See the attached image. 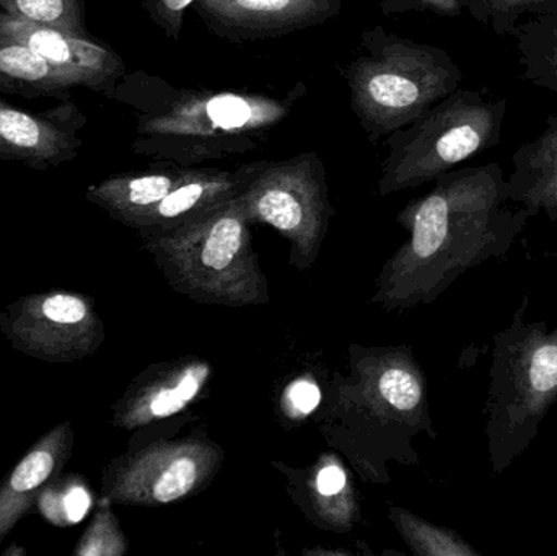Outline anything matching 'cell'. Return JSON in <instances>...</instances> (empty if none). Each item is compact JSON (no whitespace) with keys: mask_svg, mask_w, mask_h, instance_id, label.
Returning <instances> with one entry per match:
<instances>
[{"mask_svg":"<svg viewBox=\"0 0 557 556\" xmlns=\"http://www.w3.org/2000/svg\"><path fill=\"white\" fill-rule=\"evenodd\" d=\"M516 39L522 78L557 94V15H536L517 25Z\"/></svg>","mask_w":557,"mask_h":556,"instance_id":"2e32d148","label":"cell"},{"mask_svg":"<svg viewBox=\"0 0 557 556\" xmlns=\"http://www.w3.org/2000/svg\"><path fill=\"white\" fill-rule=\"evenodd\" d=\"M380 395L386 404L405 415L425 418V388L421 372L406 359L401 365L389 366L379 379Z\"/></svg>","mask_w":557,"mask_h":556,"instance_id":"44dd1931","label":"cell"},{"mask_svg":"<svg viewBox=\"0 0 557 556\" xmlns=\"http://www.w3.org/2000/svg\"><path fill=\"white\" fill-rule=\"evenodd\" d=\"M509 103L480 90L451 91L418 120L385 137L380 169L382 196L418 188L458 163L496 147Z\"/></svg>","mask_w":557,"mask_h":556,"instance_id":"8992f818","label":"cell"},{"mask_svg":"<svg viewBox=\"0 0 557 556\" xmlns=\"http://www.w3.org/2000/svg\"><path fill=\"white\" fill-rule=\"evenodd\" d=\"M288 401L301 415L311 413L320 405L321 392L313 382L297 381L288 388Z\"/></svg>","mask_w":557,"mask_h":556,"instance_id":"484cf974","label":"cell"},{"mask_svg":"<svg viewBox=\"0 0 557 556\" xmlns=\"http://www.w3.org/2000/svg\"><path fill=\"white\" fill-rule=\"evenodd\" d=\"M305 95L301 82L278 98L257 91L178 88L137 72L121 78L113 98L137 110L134 152L198 166L260 149Z\"/></svg>","mask_w":557,"mask_h":556,"instance_id":"7a4b0ae2","label":"cell"},{"mask_svg":"<svg viewBox=\"0 0 557 556\" xmlns=\"http://www.w3.org/2000/svg\"><path fill=\"white\" fill-rule=\"evenodd\" d=\"M0 33L22 42L35 54L81 78L85 88L113 98L126 75L121 55L100 39L75 35L0 12Z\"/></svg>","mask_w":557,"mask_h":556,"instance_id":"30bf717a","label":"cell"},{"mask_svg":"<svg viewBox=\"0 0 557 556\" xmlns=\"http://www.w3.org/2000/svg\"><path fill=\"white\" fill-rule=\"evenodd\" d=\"M0 12L75 35H88L84 0H0Z\"/></svg>","mask_w":557,"mask_h":556,"instance_id":"ffe728a7","label":"cell"},{"mask_svg":"<svg viewBox=\"0 0 557 556\" xmlns=\"http://www.w3.org/2000/svg\"><path fill=\"white\" fill-rule=\"evenodd\" d=\"M87 118L71 100L32 113L0 98V160L48 169L75 159Z\"/></svg>","mask_w":557,"mask_h":556,"instance_id":"9c48e42d","label":"cell"},{"mask_svg":"<svg viewBox=\"0 0 557 556\" xmlns=\"http://www.w3.org/2000/svg\"><path fill=\"white\" fill-rule=\"evenodd\" d=\"M237 196L176 227L152 232L147 244L172 289L208 306L245 309L270 302L268 280Z\"/></svg>","mask_w":557,"mask_h":556,"instance_id":"3957f363","label":"cell"},{"mask_svg":"<svg viewBox=\"0 0 557 556\" xmlns=\"http://www.w3.org/2000/svg\"><path fill=\"white\" fill-rule=\"evenodd\" d=\"M513 172L506 178L507 199L532 218L545 212L557 221V114L548 118L536 139L522 144L512 156Z\"/></svg>","mask_w":557,"mask_h":556,"instance_id":"7c38bea8","label":"cell"},{"mask_svg":"<svg viewBox=\"0 0 557 556\" xmlns=\"http://www.w3.org/2000/svg\"><path fill=\"white\" fill-rule=\"evenodd\" d=\"M393 522L414 554L422 556H480L451 529L437 528L403 509H392Z\"/></svg>","mask_w":557,"mask_h":556,"instance_id":"ac0fdd59","label":"cell"},{"mask_svg":"<svg viewBox=\"0 0 557 556\" xmlns=\"http://www.w3.org/2000/svg\"><path fill=\"white\" fill-rule=\"evenodd\" d=\"M42 313H45L46 319L52 320V322L74 325V323L82 322L87 317V306L78 297L58 294V296L45 300Z\"/></svg>","mask_w":557,"mask_h":556,"instance_id":"d4e9b609","label":"cell"},{"mask_svg":"<svg viewBox=\"0 0 557 556\" xmlns=\"http://www.w3.org/2000/svg\"><path fill=\"white\" fill-rule=\"evenodd\" d=\"M195 3V0H144L149 18L169 36L178 41L185 26L186 10Z\"/></svg>","mask_w":557,"mask_h":556,"instance_id":"7402d4cb","label":"cell"},{"mask_svg":"<svg viewBox=\"0 0 557 556\" xmlns=\"http://www.w3.org/2000/svg\"><path fill=\"white\" fill-rule=\"evenodd\" d=\"M346 473H344L341 467L334 466V464L323 467V469L318 472L317 490L321 496L331 498V496L339 495V493L346 489Z\"/></svg>","mask_w":557,"mask_h":556,"instance_id":"4316f807","label":"cell"},{"mask_svg":"<svg viewBox=\"0 0 557 556\" xmlns=\"http://www.w3.org/2000/svg\"><path fill=\"white\" fill-rule=\"evenodd\" d=\"M208 440H183L150 450L139 464L137 496L152 505H170L201 489L222 460Z\"/></svg>","mask_w":557,"mask_h":556,"instance_id":"8fae6325","label":"cell"},{"mask_svg":"<svg viewBox=\"0 0 557 556\" xmlns=\"http://www.w3.org/2000/svg\"><path fill=\"white\" fill-rule=\"evenodd\" d=\"M62 505H64L67 522L75 524V522H81L85 515H87L88 509H90L91 499L84 489H72L65 495V498L62 499Z\"/></svg>","mask_w":557,"mask_h":556,"instance_id":"83f0119b","label":"cell"},{"mask_svg":"<svg viewBox=\"0 0 557 556\" xmlns=\"http://www.w3.org/2000/svg\"><path fill=\"white\" fill-rule=\"evenodd\" d=\"M191 166L165 162L140 173H127L107 180L91 188V196L124 221L133 222L159 205L176 185L188 176Z\"/></svg>","mask_w":557,"mask_h":556,"instance_id":"9a60e30c","label":"cell"},{"mask_svg":"<svg viewBox=\"0 0 557 556\" xmlns=\"http://www.w3.org/2000/svg\"><path fill=\"white\" fill-rule=\"evenodd\" d=\"M465 12L499 36H512L529 16L557 15V0H460Z\"/></svg>","mask_w":557,"mask_h":556,"instance_id":"d6986e66","label":"cell"},{"mask_svg":"<svg viewBox=\"0 0 557 556\" xmlns=\"http://www.w3.org/2000/svg\"><path fill=\"white\" fill-rule=\"evenodd\" d=\"M209 372L211 369L202 361H180L169 365V371L140 400L137 420H162L180 413L202 391Z\"/></svg>","mask_w":557,"mask_h":556,"instance_id":"e0dca14e","label":"cell"},{"mask_svg":"<svg viewBox=\"0 0 557 556\" xmlns=\"http://www.w3.org/2000/svg\"><path fill=\"white\" fill-rule=\"evenodd\" d=\"M75 87H84L81 78L54 67L22 42L0 33V91L28 100L69 101Z\"/></svg>","mask_w":557,"mask_h":556,"instance_id":"5bb4252c","label":"cell"},{"mask_svg":"<svg viewBox=\"0 0 557 556\" xmlns=\"http://www.w3.org/2000/svg\"><path fill=\"white\" fill-rule=\"evenodd\" d=\"M237 199L251 224L271 225L290 244V263L310 270L334 215L326 170L317 152L258 160L235 170Z\"/></svg>","mask_w":557,"mask_h":556,"instance_id":"52a82bcc","label":"cell"},{"mask_svg":"<svg viewBox=\"0 0 557 556\" xmlns=\"http://www.w3.org/2000/svg\"><path fill=\"white\" fill-rule=\"evenodd\" d=\"M350 108L370 143H379L460 88L463 72L445 49L366 29L359 52L343 69Z\"/></svg>","mask_w":557,"mask_h":556,"instance_id":"277c9868","label":"cell"},{"mask_svg":"<svg viewBox=\"0 0 557 556\" xmlns=\"http://www.w3.org/2000/svg\"><path fill=\"white\" fill-rule=\"evenodd\" d=\"M385 15L408 12H431L442 16H457L463 12L460 0H380Z\"/></svg>","mask_w":557,"mask_h":556,"instance_id":"cb8c5ba5","label":"cell"},{"mask_svg":"<svg viewBox=\"0 0 557 556\" xmlns=\"http://www.w3.org/2000/svg\"><path fill=\"white\" fill-rule=\"evenodd\" d=\"M52 469H54V457L46 450H36L16 467L10 480V489L15 493L38 489L51 475Z\"/></svg>","mask_w":557,"mask_h":556,"instance_id":"603a6c76","label":"cell"},{"mask_svg":"<svg viewBox=\"0 0 557 556\" xmlns=\"http://www.w3.org/2000/svg\"><path fill=\"white\" fill-rule=\"evenodd\" d=\"M529 296L494 335L486 436L491 469L500 475L539 436L557 401V325L527 322Z\"/></svg>","mask_w":557,"mask_h":556,"instance_id":"5b68a950","label":"cell"},{"mask_svg":"<svg viewBox=\"0 0 557 556\" xmlns=\"http://www.w3.org/2000/svg\"><path fill=\"white\" fill-rule=\"evenodd\" d=\"M238 180L235 172L208 166H191L188 176L176 185L159 205L134 219L136 225L146 234L176 227L209 209L224 205L235 198Z\"/></svg>","mask_w":557,"mask_h":556,"instance_id":"4fadbf2b","label":"cell"},{"mask_svg":"<svg viewBox=\"0 0 557 556\" xmlns=\"http://www.w3.org/2000/svg\"><path fill=\"white\" fill-rule=\"evenodd\" d=\"M209 32L231 42L281 38L339 15L343 0H195Z\"/></svg>","mask_w":557,"mask_h":556,"instance_id":"ba28073f","label":"cell"},{"mask_svg":"<svg viewBox=\"0 0 557 556\" xmlns=\"http://www.w3.org/2000/svg\"><path fill=\"white\" fill-rule=\"evenodd\" d=\"M434 182L399 212L409 240L383 267L373 297L386 309L431 304L461 274L506 257L532 218L507 199L499 163L454 169Z\"/></svg>","mask_w":557,"mask_h":556,"instance_id":"6da1fadb","label":"cell"}]
</instances>
